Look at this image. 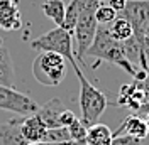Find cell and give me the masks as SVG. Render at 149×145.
<instances>
[{
  "mask_svg": "<svg viewBox=\"0 0 149 145\" xmlns=\"http://www.w3.org/2000/svg\"><path fill=\"white\" fill-rule=\"evenodd\" d=\"M31 47L39 52H56V54L63 56L70 64L76 63L73 49V34L61 26H56L54 29L34 39L31 42Z\"/></svg>",
  "mask_w": 149,
  "mask_h": 145,
  "instance_id": "3957f363",
  "label": "cell"
},
{
  "mask_svg": "<svg viewBox=\"0 0 149 145\" xmlns=\"http://www.w3.org/2000/svg\"><path fill=\"white\" fill-rule=\"evenodd\" d=\"M132 79H134V78H132ZM134 83L142 90L144 96H146V101H149V72H148V76H146L144 79H134Z\"/></svg>",
  "mask_w": 149,
  "mask_h": 145,
  "instance_id": "d4e9b609",
  "label": "cell"
},
{
  "mask_svg": "<svg viewBox=\"0 0 149 145\" xmlns=\"http://www.w3.org/2000/svg\"><path fill=\"white\" fill-rule=\"evenodd\" d=\"M134 115H139V117H146V115H149V101L142 103L139 108H137V111H136Z\"/></svg>",
  "mask_w": 149,
  "mask_h": 145,
  "instance_id": "83f0119b",
  "label": "cell"
},
{
  "mask_svg": "<svg viewBox=\"0 0 149 145\" xmlns=\"http://www.w3.org/2000/svg\"><path fill=\"white\" fill-rule=\"evenodd\" d=\"M110 145H142V140L136 138V137H129V135H119L112 138Z\"/></svg>",
  "mask_w": 149,
  "mask_h": 145,
  "instance_id": "7402d4cb",
  "label": "cell"
},
{
  "mask_svg": "<svg viewBox=\"0 0 149 145\" xmlns=\"http://www.w3.org/2000/svg\"><path fill=\"white\" fill-rule=\"evenodd\" d=\"M100 3H102L100 0H71V2H70V5L66 7L65 22H63V26H61V27H65L66 30L73 32L74 24H76L78 17L83 14L85 10H90V9L97 10V7H98Z\"/></svg>",
  "mask_w": 149,
  "mask_h": 145,
  "instance_id": "8fae6325",
  "label": "cell"
},
{
  "mask_svg": "<svg viewBox=\"0 0 149 145\" xmlns=\"http://www.w3.org/2000/svg\"><path fill=\"white\" fill-rule=\"evenodd\" d=\"M109 34H110L115 41H119V42H124V41H127L129 37L134 36V30H132V26L129 24V20L125 17H117L113 22H110L109 26Z\"/></svg>",
  "mask_w": 149,
  "mask_h": 145,
  "instance_id": "ac0fdd59",
  "label": "cell"
},
{
  "mask_svg": "<svg viewBox=\"0 0 149 145\" xmlns=\"http://www.w3.org/2000/svg\"><path fill=\"white\" fill-rule=\"evenodd\" d=\"M66 110V106L63 105V101L53 98L51 101H47L44 106H39L37 110V117L42 120V123L46 125V128H58L61 127L59 118L63 115V111Z\"/></svg>",
  "mask_w": 149,
  "mask_h": 145,
  "instance_id": "5bb4252c",
  "label": "cell"
},
{
  "mask_svg": "<svg viewBox=\"0 0 149 145\" xmlns=\"http://www.w3.org/2000/svg\"><path fill=\"white\" fill-rule=\"evenodd\" d=\"M46 125L42 123V120L37 117V113H32L29 117H22L20 122V133L27 140V144H36L42 142L46 135Z\"/></svg>",
  "mask_w": 149,
  "mask_h": 145,
  "instance_id": "9c48e42d",
  "label": "cell"
},
{
  "mask_svg": "<svg viewBox=\"0 0 149 145\" xmlns=\"http://www.w3.org/2000/svg\"><path fill=\"white\" fill-rule=\"evenodd\" d=\"M148 72H149V63H148Z\"/></svg>",
  "mask_w": 149,
  "mask_h": 145,
  "instance_id": "f546056e",
  "label": "cell"
},
{
  "mask_svg": "<svg viewBox=\"0 0 149 145\" xmlns=\"http://www.w3.org/2000/svg\"><path fill=\"white\" fill-rule=\"evenodd\" d=\"M22 27V15L15 0H0V29L19 30Z\"/></svg>",
  "mask_w": 149,
  "mask_h": 145,
  "instance_id": "ba28073f",
  "label": "cell"
},
{
  "mask_svg": "<svg viewBox=\"0 0 149 145\" xmlns=\"http://www.w3.org/2000/svg\"><path fill=\"white\" fill-rule=\"evenodd\" d=\"M86 56H92V57H97V59H100V61H107V63L115 64V66H119L120 69H124L127 74H130L132 78L136 76V72L139 69L137 66H134V64L127 59L122 42L115 41V39L109 34L107 26H102V27L97 29L95 39H93L92 46L88 47Z\"/></svg>",
  "mask_w": 149,
  "mask_h": 145,
  "instance_id": "6da1fadb",
  "label": "cell"
},
{
  "mask_svg": "<svg viewBox=\"0 0 149 145\" xmlns=\"http://www.w3.org/2000/svg\"><path fill=\"white\" fill-rule=\"evenodd\" d=\"M142 103H146V96H144V93L141 90L139 86L134 83V79L127 84H124L120 88V93H119V98H117V105H120V106H125V108H129L130 111H137Z\"/></svg>",
  "mask_w": 149,
  "mask_h": 145,
  "instance_id": "30bf717a",
  "label": "cell"
},
{
  "mask_svg": "<svg viewBox=\"0 0 149 145\" xmlns=\"http://www.w3.org/2000/svg\"><path fill=\"white\" fill-rule=\"evenodd\" d=\"M68 140H71L68 128L58 127V128H47L42 142H68Z\"/></svg>",
  "mask_w": 149,
  "mask_h": 145,
  "instance_id": "44dd1931",
  "label": "cell"
},
{
  "mask_svg": "<svg viewBox=\"0 0 149 145\" xmlns=\"http://www.w3.org/2000/svg\"><path fill=\"white\" fill-rule=\"evenodd\" d=\"M119 135H129V137H136V138H146L149 137L148 133V123L144 117L139 115H130L122 122L119 128L112 133V137H119Z\"/></svg>",
  "mask_w": 149,
  "mask_h": 145,
  "instance_id": "7c38bea8",
  "label": "cell"
},
{
  "mask_svg": "<svg viewBox=\"0 0 149 145\" xmlns=\"http://www.w3.org/2000/svg\"><path fill=\"white\" fill-rule=\"evenodd\" d=\"M98 29V22L95 19V10H85L83 14L78 17L73 29V49H74V59L76 63H85L86 51L92 46L95 34Z\"/></svg>",
  "mask_w": 149,
  "mask_h": 145,
  "instance_id": "5b68a950",
  "label": "cell"
},
{
  "mask_svg": "<svg viewBox=\"0 0 149 145\" xmlns=\"http://www.w3.org/2000/svg\"><path fill=\"white\" fill-rule=\"evenodd\" d=\"M100 2H107V0H100Z\"/></svg>",
  "mask_w": 149,
  "mask_h": 145,
  "instance_id": "4dcf8cb0",
  "label": "cell"
},
{
  "mask_svg": "<svg viewBox=\"0 0 149 145\" xmlns=\"http://www.w3.org/2000/svg\"><path fill=\"white\" fill-rule=\"evenodd\" d=\"M144 120H146V123H148V133H149V115H146V117H144Z\"/></svg>",
  "mask_w": 149,
  "mask_h": 145,
  "instance_id": "f1b7e54d",
  "label": "cell"
},
{
  "mask_svg": "<svg viewBox=\"0 0 149 145\" xmlns=\"http://www.w3.org/2000/svg\"><path fill=\"white\" fill-rule=\"evenodd\" d=\"M95 19L100 26H109L110 22H113L117 19V12L112 9L110 5H98L95 10Z\"/></svg>",
  "mask_w": 149,
  "mask_h": 145,
  "instance_id": "ffe728a7",
  "label": "cell"
},
{
  "mask_svg": "<svg viewBox=\"0 0 149 145\" xmlns=\"http://www.w3.org/2000/svg\"><path fill=\"white\" fill-rule=\"evenodd\" d=\"M71 66L78 76V81H80V100L78 101H80V110H81V122L86 127H92L95 123H98L103 111L107 110L109 101H107L105 93H102L98 88H95L86 79V76L80 69L78 63H73Z\"/></svg>",
  "mask_w": 149,
  "mask_h": 145,
  "instance_id": "7a4b0ae2",
  "label": "cell"
},
{
  "mask_svg": "<svg viewBox=\"0 0 149 145\" xmlns=\"http://www.w3.org/2000/svg\"><path fill=\"white\" fill-rule=\"evenodd\" d=\"M107 2H109V5L115 12H124V9H125V5H127L129 0H107Z\"/></svg>",
  "mask_w": 149,
  "mask_h": 145,
  "instance_id": "484cf974",
  "label": "cell"
},
{
  "mask_svg": "<svg viewBox=\"0 0 149 145\" xmlns=\"http://www.w3.org/2000/svg\"><path fill=\"white\" fill-rule=\"evenodd\" d=\"M66 128H68L70 137H71L73 142H76L78 145H86V132H88V127L85 125L80 118H76L73 123Z\"/></svg>",
  "mask_w": 149,
  "mask_h": 145,
  "instance_id": "d6986e66",
  "label": "cell"
},
{
  "mask_svg": "<svg viewBox=\"0 0 149 145\" xmlns=\"http://www.w3.org/2000/svg\"><path fill=\"white\" fill-rule=\"evenodd\" d=\"M141 49H142V56H144L146 63H149V22L146 26V30H144V41H142Z\"/></svg>",
  "mask_w": 149,
  "mask_h": 145,
  "instance_id": "cb8c5ba5",
  "label": "cell"
},
{
  "mask_svg": "<svg viewBox=\"0 0 149 145\" xmlns=\"http://www.w3.org/2000/svg\"><path fill=\"white\" fill-rule=\"evenodd\" d=\"M112 130L103 123H95L88 127L86 132V145H110L112 144Z\"/></svg>",
  "mask_w": 149,
  "mask_h": 145,
  "instance_id": "9a60e30c",
  "label": "cell"
},
{
  "mask_svg": "<svg viewBox=\"0 0 149 145\" xmlns=\"http://www.w3.org/2000/svg\"><path fill=\"white\" fill-rule=\"evenodd\" d=\"M32 74L42 86H58L66 76V59L56 52H39L32 63Z\"/></svg>",
  "mask_w": 149,
  "mask_h": 145,
  "instance_id": "277c9868",
  "label": "cell"
},
{
  "mask_svg": "<svg viewBox=\"0 0 149 145\" xmlns=\"http://www.w3.org/2000/svg\"><path fill=\"white\" fill-rule=\"evenodd\" d=\"M0 110L17 113L20 117H29L39 110V105L31 96L14 90L12 86L0 84Z\"/></svg>",
  "mask_w": 149,
  "mask_h": 145,
  "instance_id": "8992f818",
  "label": "cell"
},
{
  "mask_svg": "<svg viewBox=\"0 0 149 145\" xmlns=\"http://www.w3.org/2000/svg\"><path fill=\"white\" fill-rule=\"evenodd\" d=\"M41 10L44 12L47 19H51L56 26H63L65 22V14H66V5L63 0H46L42 2Z\"/></svg>",
  "mask_w": 149,
  "mask_h": 145,
  "instance_id": "e0dca14e",
  "label": "cell"
},
{
  "mask_svg": "<svg viewBox=\"0 0 149 145\" xmlns=\"http://www.w3.org/2000/svg\"><path fill=\"white\" fill-rule=\"evenodd\" d=\"M0 84L14 86V63L5 46H0Z\"/></svg>",
  "mask_w": 149,
  "mask_h": 145,
  "instance_id": "2e32d148",
  "label": "cell"
},
{
  "mask_svg": "<svg viewBox=\"0 0 149 145\" xmlns=\"http://www.w3.org/2000/svg\"><path fill=\"white\" fill-rule=\"evenodd\" d=\"M76 115H74L71 110L66 108L65 111H63V115H61V118H59V123H61V127H70L71 123H73L74 120H76Z\"/></svg>",
  "mask_w": 149,
  "mask_h": 145,
  "instance_id": "603a6c76",
  "label": "cell"
},
{
  "mask_svg": "<svg viewBox=\"0 0 149 145\" xmlns=\"http://www.w3.org/2000/svg\"><path fill=\"white\" fill-rule=\"evenodd\" d=\"M22 118H10L0 123V145H29L20 133Z\"/></svg>",
  "mask_w": 149,
  "mask_h": 145,
  "instance_id": "4fadbf2b",
  "label": "cell"
},
{
  "mask_svg": "<svg viewBox=\"0 0 149 145\" xmlns=\"http://www.w3.org/2000/svg\"><path fill=\"white\" fill-rule=\"evenodd\" d=\"M124 17L132 26L136 41L139 42V46H142L144 30L149 22V0H129L124 9Z\"/></svg>",
  "mask_w": 149,
  "mask_h": 145,
  "instance_id": "52a82bcc",
  "label": "cell"
},
{
  "mask_svg": "<svg viewBox=\"0 0 149 145\" xmlns=\"http://www.w3.org/2000/svg\"><path fill=\"white\" fill-rule=\"evenodd\" d=\"M29 145H78L73 140H68V142H36V144H29Z\"/></svg>",
  "mask_w": 149,
  "mask_h": 145,
  "instance_id": "4316f807",
  "label": "cell"
}]
</instances>
